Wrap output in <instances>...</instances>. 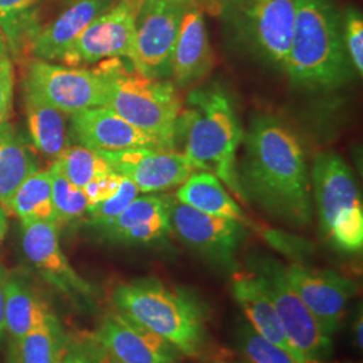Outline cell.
<instances>
[{"label":"cell","mask_w":363,"mask_h":363,"mask_svg":"<svg viewBox=\"0 0 363 363\" xmlns=\"http://www.w3.org/2000/svg\"><path fill=\"white\" fill-rule=\"evenodd\" d=\"M242 139L238 181L245 202L291 228L308 226L311 183L296 133L280 117L264 113L252 120Z\"/></svg>","instance_id":"obj_1"},{"label":"cell","mask_w":363,"mask_h":363,"mask_svg":"<svg viewBox=\"0 0 363 363\" xmlns=\"http://www.w3.org/2000/svg\"><path fill=\"white\" fill-rule=\"evenodd\" d=\"M112 303L117 312L163 337L179 355L202 359L208 354V308L193 291L150 276L115 286Z\"/></svg>","instance_id":"obj_2"},{"label":"cell","mask_w":363,"mask_h":363,"mask_svg":"<svg viewBox=\"0 0 363 363\" xmlns=\"http://www.w3.org/2000/svg\"><path fill=\"white\" fill-rule=\"evenodd\" d=\"M242 138L233 101L222 85L213 84L190 91L187 108L182 109L177 123V142L181 139L184 147L182 154L196 171L211 172L245 202L237 160Z\"/></svg>","instance_id":"obj_3"},{"label":"cell","mask_w":363,"mask_h":363,"mask_svg":"<svg viewBox=\"0 0 363 363\" xmlns=\"http://www.w3.org/2000/svg\"><path fill=\"white\" fill-rule=\"evenodd\" d=\"M352 70L334 0H296L284 67L291 82L310 91H333L350 81Z\"/></svg>","instance_id":"obj_4"},{"label":"cell","mask_w":363,"mask_h":363,"mask_svg":"<svg viewBox=\"0 0 363 363\" xmlns=\"http://www.w3.org/2000/svg\"><path fill=\"white\" fill-rule=\"evenodd\" d=\"M96 70L106 82L105 106L155 138L163 150L175 151L182 111L175 85L167 79L145 77L121 58L101 61Z\"/></svg>","instance_id":"obj_5"},{"label":"cell","mask_w":363,"mask_h":363,"mask_svg":"<svg viewBox=\"0 0 363 363\" xmlns=\"http://www.w3.org/2000/svg\"><path fill=\"white\" fill-rule=\"evenodd\" d=\"M295 10L296 0H228L218 15L234 49L284 72Z\"/></svg>","instance_id":"obj_6"},{"label":"cell","mask_w":363,"mask_h":363,"mask_svg":"<svg viewBox=\"0 0 363 363\" xmlns=\"http://www.w3.org/2000/svg\"><path fill=\"white\" fill-rule=\"evenodd\" d=\"M320 230L337 249L358 253L363 247V208L349 164L335 152L315 157L311 171Z\"/></svg>","instance_id":"obj_7"},{"label":"cell","mask_w":363,"mask_h":363,"mask_svg":"<svg viewBox=\"0 0 363 363\" xmlns=\"http://www.w3.org/2000/svg\"><path fill=\"white\" fill-rule=\"evenodd\" d=\"M249 269L257 273L274 306L286 337L306 363L322 362L331 355L333 337L318 323L284 273V265L277 259L257 256L249 259Z\"/></svg>","instance_id":"obj_8"},{"label":"cell","mask_w":363,"mask_h":363,"mask_svg":"<svg viewBox=\"0 0 363 363\" xmlns=\"http://www.w3.org/2000/svg\"><path fill=\"white\" fill-rule=\"evenodd\" d=\"M198 0H147L139 4L130 64L145 77H171V57L183 15Z\"/></svg>","instance_id":"obj_9"},{"label":"cell","mask_w":363,"mask_h":363,"mask_svg":"<svg viewBox=\"0 0 363 363\" xmlns=\"http://www.w3.org/2000/svg\"><path fill=\"white\" fill-rule=\"evenodd\" d=\"M169 222L172 233L198 256L210 264L237 271L235 253L247 237L242 223L210 216L169 196Z\"/></svg>","instance_id":"obj_10"},{"label":"cell","mask_w":363,"mask_h":363,"mask_svg":"<svg viewBox=\"0 0 363 363\" xmlns=\"http://www.w3.org/2000/svg\"><path fill=\"white\" fill-rule=\"evenodd\" d=\"M21 245L25 259L49 286L76 304H89L94 286L70 265L60 244L58 223L46 220L22 222Z\"/></svg>","instance_id":"obj_11"},{"label":"cell","mask_w":363,"mask_h":363,"mask_svg":"<svg viewBox=\"0 0 363 363\" xmlns=\"http://www.w3.org/2000/svg\"><path fill=\"white\" fill-rule=\"evenodd\" d=\"M25 86L37 91L55 109L65 115L106 104V82L94 69L55 65L35 60L27 70Z\"/></svg>","instance_id":"obj_12"},{"label":"cell","mask_w":363,"mask_h":363,"mask_svg":"<svg viewBox=\"0 0 363 363\" xmlns=\"http://www.w3.org/2000/svg\"><path fill=\"white\" fill-rule=\"evenodd\" d=\"M138 10V3L130 0L115 1L82 31L64 55L62 62L77 67L112 58L130 61L135 48Z\"/></svg>","instance_id":"obj_13"},{"label":"cell","mask_w":363,"mask_h":363,"mask_svg":"<svg viewBox=\"0 0 363 363\" xmlns=\"http://www.w3.org/2000/svg\"><path fill=\"white\" fill-rule=\"evenodd\" d=\"M284 273L325 334L333 337L349 301L358 292L357 283L335 271L315 269L296 262L284 267Z\"/></svg>","instance_id":"obj_14"},{"label":"cell","mask_w":363,"mask_h":363,"mask_svg":"<svg viewBox=\"0 0 363 363\" xmlns=\"http://www.w3.org/2000/svg\"><path fill=\"white\" fill-rule=\"evenodd\" d=\"M100 152L113 171L132 182L143 194L178 187L196 171L187 156L172 150L142 147Z\"/></svg>","instance_id":"obj_15"},{"label":"cell","mask_w":363,"mask_h":363,"mask_svg":"<svg viewBox=\"0 0 363 363\" xmlns=\"http://www.w3.org/2000/svg\"><path fill=\"white\" fill-rule=\"evenodd\" d=\"M93 339L115 363H179V354L163 337L120 312L106 313Z\"/></svg>","instance_id":"obj_16"},{"label":"cell","mask_w":363,"mask_h":363,"mask_svg":"<svg viewBox=\"0 0 363 363\" xmlns=\"http://www.w3.org/2000/svg\"><path fill=\"white\" fill-rule=\"evenodd\" d=\"M69 138L94 151L142 147L163 150L155 138L136 128L108 106H94L70 115Z\"/></svg>","instance_id":"obj_17"},{"label":"cell","mask_w":363,"mask_h":363,"mask_svg":"<svg viewBox=\"0 0 363 363\" xmlns=\"http://www.w3.org/2000/svg\"><path fill=\"white\" fill-rule=\"evenodd\" d=\"M214 65L205 9L195 3L183 15L178 38L171 57V78L175 85L187 88L203 79Z\"/></svg>","instance_id":"obj_18"},{"label":"cell","mask_w":363,"mask_h":363,"mask_svg":"<svg viewBox=\"0 0 363 363\" xmlns=\"http://www.w3.org/2000/svg\"><path fill=\"white\" fill-rule=\"evenodd\" d=\"M115 0H74L52 23L40 27L30 42V49L37 60L62 61L82 31L93 19L112 7Z\"/></svg>","instance_id":"obj_19"},{"label":"cell","mask_w":363,"mask_h":363,"mask_svg":"<svg viewBox=\"0 0 363 363\" xmlns=\"http://www.w3.org/2000/svg\"><path fill=\"white\" fill-rule=\"evenodd\" d=\"M232 294L245 313L249 325L261 337L291 352L300 362L306 363L300 359L296 351L291 346L284 327L257 273L250 269L234 271L232 274Z\"/></svg>","instance_id":"obj_20"},{"label":"cell","mask_w":363,"mask_h":363,"mask_svg":"<svg viewBox=\"0 0 363 363\" xmlns=\"http://www.w3.org/2000/svg\"><path fill=\"white\" fill-rule=\"evenodd\" d=\"M38 169V157L25 135L7 121L0 124V206L11 214L13 195Z\"/></svg>","instance_id":"obj_21"},{"label":"cell","mask_w":363,"mask_h":363,"mask_svg":"<svg viewBox=\"0 0 363 363\" xmlns=\"http://www.w3.org/2000/svg\"><path fill=\"white\" fill-rule=\"evenodd\" d=\"M52 316H55V313L38 289L22 274L9 272L6 283L7 337H25L49 322Z\"/></svg>","instance_id":"obj_22"},{"label":"cell","mask_w":363,"mask_h":363,"mask_svg":"<svg viewBox=\"0 0 363 363\" xmlns=\"http://www.w3.org/2000/svg\"><path fill=\"white\" fill-rule=\"evenodd\" d=\"M175 198L182 203L210 216L235 220L244 226L252 225L244 210L226 191L223 183L208 171H195L179 186Z\"/></svg>","instance_id":"obj_23"},{"label":"cell","mask_w":363,"mask_h":363,"mask_svg":"<svg viewBox=\"0 0 363 363\" xmlns=\"http://www.w3.org/2000/svg\"><path fill=\"white\" fill-rule=\"evenodd\" d=\"M25 103L27 127L34 147L45 157L57 160L70 147L65 113L55 109L28 86H25Z\"/></svg>","instance_id":"obj_24"},{"label":"cell","mask_w":363,"mask_h":363,"mask_svg":"<svg viewBox=\"0 0 363 363\" xmlns=\"http://www.w3.org/2000/svg\"><path fill=\"white\" fill-rule=\"evenodd\" d=\"M70 337L58 316L16 339H9L7 363H62Z\"/></svg>","instance_id":"obj_25"},{"label":"cell","mask_w":363,"mask_h":363,"mask_svg":"<svg viewBox=\"0 0 363 363\" xmlns=\"http://www.w3.org/2000/svg\"><path fill=\"white\" fill-rule=\"evenodd\" d=\"M11 214L21 222L46 220L57 223L49 169H37L22 183L13 195Z\"/></svg>","instance_id":"obj_26"},{"label":"cell","mask_w":363,"mask_h":363,"mask_svg":"<svg viewBox=\"0 0 363 363\" xmlns=\"http://www.w3.org/2000/svg\"><path fill=\"white\" fill-rule=\"evenodd\" d=\"M45 0H0V31L13 52L30 45L38 33L39 10Z\"/></svg>","instance_id":"obj_27"},{"label":"cell","mask_w":363,"mask_h":363,"mask_svg":"<svg viewBox=\"0 0 363 363\" xmlns=\"http://www.w3.org/2000/svg\"><path fill=\"white\" fill-rule=\"evenodd\" d=\"M66 178L79 189H84L96 178L112 172L113 169L100 151L82 145L67 147L62 155L54 160Z\"/></svg>","instance_id":"obj_28"},{"label":"cell","mask_w":363,"mask_h":363,"mask_svg":"<svg viewBox=\"0 0 363 363\" xmlns=\"http://www.w3.org/2000/svg\"><path fill=\"white\" fill-rule=\"evenodd\" d=\"M49 172L57 223L73 222L86 214L89 202L84 190L69 181L55 162H52Z\"/></svg>","instance_id":"obj_29"},{"label":"cell","mask_w":363,"mask_h":363,"mask_svg":"<svg viewBox=\"0 0 363 363\" xmlns=\"http://www.w3.org/2000/svg\"><path fill=\"white\" fill-rule=\"evenodd\" d=\"M237 345L249 363H301L291 352L261 337L249 323L237 328Z\"/></svg>","instance_id":"obj_30"},{"label":"cell","mask_w":363,"mask_h":363,"mask_svg":"<svg viewBox=\"0 0 363 363\" xmlns=\"http://www.w3.org/2000/svg\"><path fill=\"white\" fill-rule=\"evenodd\" d=\"M139 191L132 182L123 177L121 184L116 194L103 202L88 208L86 214L89 216V225L94 229L111 222L113 218L130 205V202L138 196Z\"/></svg>","instance_id":"obj_31"},{"label":"cell","mask_w":363,"mask_h":363,"mask_svg":"<svg viewBox=\"0 0 363 363\" xmlns=\"http://www.w3.org/2000/svg\"><path fill=\"white\" fill-rule=\"evenodd\" d=\"M343 42L354 70L362 76L363 73V18L355 7H351L342 13Z\"/></svg>","instance_id":"obj_32"},{"label":"cell","mask_w":363,"mask_h":363,"mask_svg":"<svg viewBox=\"0 0 363 363\" xmlns=\"http://www.w3.org/2000/svg\"><path fill=\"white\" fill-rule=\"evenodd\" d=\"M104 351L94 339H72L62 363H104Z\"/></svg>","instance_id":"obj_33"},{"label":"cell","mask_w":363,"mask_h":363,"mask_svg":"<svg viewBox=\"0 0 363 363\" xmlns=\"http://www.w3.org/2000/svg\"><path fill=\"white\" fill-rule=\"evenodd\" d=\"M121 181H123V177L117 174L116 171H112L88 183L82 190L88 198L89 206L97 205L116 194Z\"/></svg>","instance_id":"obj_34"},{"label":"cell","mask_w":363,"mask_h":363,"mask_svg":"<svg viewBox=\"0 0 363 363\" xmlns=\"http://www.w3.org/2000/svg\"><path fill=\"white\" fill-rule=\"evenodd\" d=\"M13 97V69L11 61L0 60V124L6 123L11 113Z\"/></svg>","instance_id":"obj_35"},{"label":"cell","mask_w":363,"mask_h":363,"mask_svg":"<svg viewBox=\"0 0 363 363\" xmlns=\"http://www.w3.org/2000/svg\"><path fill=\"white\" fill-rule=\"evenodd\" d=\"M9 272L0 265V349L7 339L6 327V283Z\"/></svg>","instance_id":"obj_36"},{"label":"cell","mask_w":363,"mask_h":363,"mask_svg":"<svg viewBox=\"0 0 363 363\" xmlns=\"http://www.w3.org/2000/svg\"><path fill=\"white\" fill-rule=\"evenodd\" d=\"M362 325L363 318L362 311L359 312V318L355 319L354 323V342L355 345L359 347V350H362L363 339H362Z\"/></svg>","instance_id":"obj_37"},{"label":"cell","mask_w":363,"mask_h":363,"mask_svg":"<svg viewBox=\"0 0 363 363\" xmlns=\"http://www.w3.org/2000/svg\"><path fill=\"white\" fill-rule=\"evenodd\" d=\"M226 1L228 0H205L203 7H205V10H208L210 13H220V9L223 7V4Z\"/></svg>","instance_id":"obj_38"},{"label":"cell","mask_w":363,"mask_h":363,"mask_svg":"<svg viewBox=\"0 0 363 363\" xmlns=\"http://www.w3.org/2000/svg\"><path fill=\"white\" fill-rule=\"evenodd\" d=\"M6 216H7V213L3 210V208L0 206V242H1V240H3V237H4V234H6V230H7V220H6Z\"/></svg>","instance_id":"obj_39"},{"label":"cell","mask_w":363,"mask_h":363,"mask_svg":"<svg viewBox=\"0 0 363 363\" xmlns=\"http://www.w3.org/2000/svg\"><path fill=\"white\" fill-rule=\"evenodd\" d=\"M7 57H9V46H7L6 39H4L1 31H0V60L7 58Z\"/></svg>","instance_id":"obj_40"},{"label":"cell","mask_w":363,"mask_h":363,"mask_svg":"<svg viewBox=\"0 0 363 363\" xmlns=\"http://www.w3.org/2000/svg\"><path fill=\"white\" fill-rule=\"evenodd\" d=\"M130 1H133V3H138V4H140V3H143V1H147V0H130ZM198 1H201V4L203 6V3H205V0H198ZM205 9V7H203Z\"/></svg>","instance_id":"obj_41"},{"label":"cell","mask_w":363,"mask_h":363,"mask_svg":"<svg viewBox=\"0 0 363 363\" xmlns=\"http://www.w3.org/2000/svg\"><path fill=\"white\" fill-rule=\"evenodd\" d=\"M104 363H115V362H113V361H111V359H108V357H106V358H105Z\"/></svg>","instance_id":"obj_42"},{"label":"cell","mask_w":363,"mask_h":363,"mask_svg":"<svg viewBox=\"0 0 363 363\" xmlns=\"http://www.w3.org/2000/svg\"><path fill=\"white\" fill-rule=\"evenodd\" d=\"M217 363H233V362H217Z\"/></svg>","instance_id":"obj_43"},{"label":"cell","mask_w":363,"mask_h":363,"mask_svg":"<svg viewBox=\"0 0 363 363\" xmlns=\"http://www.w3.org/2000/svg\"><path fill=\"white\" fill-rule=\"evenodd\" d=\"M310 363H323V362H310Z\"/></svg>","instance_id":"obj_44"}]
</instances>
